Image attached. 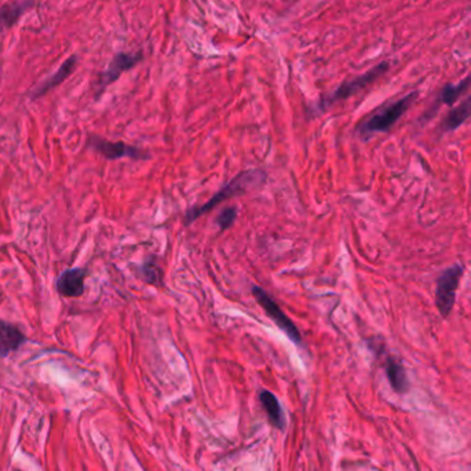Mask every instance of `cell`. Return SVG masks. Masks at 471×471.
Listing matches in <instances>:
<instances>
[{
	"label": "cell",
	"instance_id": "cell-1",
	"mask_svg": "<svg viewBox=\"0 0 471 471\" xmlns=\"http://www.w3.org/2000/svg\"><path fill=\"white\" fill-rule=\"evenodd\" d=\"M266 178H268V175L262 169H247V171L240 172L225 188H222L208 202H204L200 207L189 209L186 217H185V225L186 226L192 225L196 219H199L202 215L208 214L218 204H221V202H225L228 199L236 198V196L244 195L248 191L264 185L266 182Z\"/></svg>",
	"mask_w": 471,
	"mask_h": 471
},
{
	"label": "cell",
	"instance_id": "cell-2",
	"mask_svg": "<svg viewBox=\"0 0 471 471\" xmlns=\"http://www.w3.org/2000/svg\"><path fill=\"white\" fill-rule=\"evenodd\" d=\"M416 97H418V93L413 91L403 97L401 100L386 106L376 115L370 116L368 120H366L360 126V134L368 136V135L376 134V133L389 131L401 119V116L408 110V108L412 105V102L415 101Z\"/></svg>",
	"mask_w": 471,
	"mask_h": 471
},
{
	"label": "cell",
	"instance_id": "cell-3",
	"mask_svg": "<svg viewBox=\"0 0 471 471\" xmlns=\"http://www.w3.org/2000/svg\"><path fill=\"white\" fill-rule=\"evenodd\" d=\"M390 67V63L389 61H383L380 64H378L376 67H372L368 72H366L364 75L361 76H357L349 82H344L343 84H340L337 87V90L330 94L328 97L323 98V101L320 103L321 109L327 108V106H331L334 105L335 102L343 101V100H347L350 98L351 96L357 94L359 91L364 90L366 87H368L370 84H372L375 80H378L380 76H383Z\"/></svg>",
	"mask_w": 471,
	"mask_h": 471
},
{
	"label": "cell",
	"instance_id": "cell-4",
	"mask_svg": "<svg viewBox=\"0 0 471 471\" xmlns=\"http://www.w3.org/2000/svg\"><path fill=\"white\" fill-rule=\"evenodd\" d=\"M462 274H463V266L455 265V266L444 270L438 277L436 304H437L439 314L444 318L449 317L453 309V304L456 301V291H458Z\"/></svg>",
	"mask_w": 471,
	"mask_h": 471
},
{
	"label": "cell",
	"instance_id": "cell-5",
	"mask_svg": "<svg viewBox=\"0 0 471 471\" xmlns=\"http://www.w3.org/2000/svg\"><path fill=\"white\" fill-rule=\"evenodd\" d=\"M252 295L258 304L265 310V313L274 321V324L285 333V335L290 337L297 344L302 343V335L297 325L292 323V320L283 311V309L277 304V302L270 297L269 294L258 285L252 287Z\"/></svg>",
	"mask_w": 471,
	"mask_h": 471
},
{
	"label": "cell",
	"instance_id": "cell-6",
	"mask_svg": "<svg viewBox=\"0 0 471 471\" xmlns=\"http://www.w3.org/2000/svg\"><path fill=\"white\" fill-rule=\"evenodd\" d=\"M142 58H143L142 51H138V53H119V54H116L113 57V60L110 61V64L102 72L101 76H100L97 97L101 96L102 91L109 84H112L113 82H116L122 76V73L133 69L135 65H138L142 61Z\"/></svg>",
	"mask_w": 471,
	"mask_h": 471
},
{
	"label": "cell",
	"instance_id": "cell-7",
	"mask_svg": "<svg viewBox=\"0 0 471 471\" xmlns=\"http://www.w3.org/2000/svg\"><path fill=\"white\" fill-rule=\"evenodd\" d=\"M89 146L97 150L101 156L108 160H117L122 157H130V159H146L148 153L142 152L141 149L127 145L124 142H110L105 141L98 136H91L89 141Z\"/></svg>",
	"mask_w": 471,
	"mask_h": 471
},
{
	"label": "cell",
	"instance_id": "cell-8",
	"mask_svg": "<svg viewBox=\"0 0 471 471\" xmlns=\"http://www.w3.org/2000/svg\"><path fill=\"white\" fill-rule=\"evenodd\" d=\"M87 270L84 268H72L61 273L57 280V291L65 298H79L84 294V280Z\"/></svg>",
	"mask_w": 471,
	"mask_h": 471
},
{
	"label": "cell",
	"instance_id": "cell-9",
	"mask_svg": "<svg viewBox=\"0 0 471 471\" xmlns=\"http://www.w3.org/2000/svg\"><path fill=\"white\" fill-rule=\"evenodd\" d=\"M27 342L24 333L14 324L0 320V357H7Z\"/></svg>",
	"mask_w": 471,
	"mask_h": 471
},
{
	"label": "cell",
	"instance_id": "cell-10",
	"mask_svg": "<svg viewBox=\"0 0 471 471\" xmlns=\"http://www.w3.org/2000/svg\"><path fill=\"white\" fill-rule=\"evenodd\" d=\"M76 64H77V57H75V56L69 57L67 61L61 65V67H60V69H58V70H57L49 80H46V82H44V83L34 91L32 97H34V98H40V97H43L44 94H47L50 90H53V89H56L57 86H60L61 83H64L67 77L72 75V72L75 70Z\"/></svg>",
	"mask_w": 471,
	"mask_h": 471
},
{
	"label": "cell",
	"instance_id": "cell-11",
	"mask_svg": "<svg viewBox=\"0 0 471 471\" xmlns=\"http://www.w3.org/2000/svg\"><path fill=\"white\" fill-rule=\"evenodd\" d=\"M31 6H32V1L27 0V1H17V3H11V4H6L0 7V34L11 28Z\"/></svg>",
	"mask_w": 471,
	"mask_h": 471
},
{
	"label": "cell",
	"instance_id": "cell-12",
	"mask_svg": "<svg viewBox=\"0 0 471 471\" xmlns=\"http://www.w3.org/2000/svg\"><path fill=\"white\" fill-rule=\"evenodd\" d=\"M471 116V96L453 108L442 122V130L453 131L460 127Z\"/></svg>",
	"mask_w": 471,
	"mask_h": 471
},
{
	"label": "cell",
	"instance_id": "cell-13",
	"mask_svg": "<svg viewBox=\"0 0 471 471\" xmlns=\"http://www.w3.org/2000/svg\"><path fill=\"white\" fill-rule=\"evenodd\" d=\"M386 373L389 378V382L392 385V387L403 394L408 390V378H406V372H405L404 367L393 357H389L386 360Z\"/></svg>",
	"mask_w": 471,
	"mask_h": 471
},
{
	"label": "cell",
	"instance_id": "cell-14",
	"mask_svg": "<svg viewBox=\"0 0 471 471\" xmlns=\"http://www.w3.org/2000/svg\"><path fill=\"white\" fill-rule=\"evenodd\" d=\"M471 87V75H469L466 79L459 82L458 84H448L442 89L441 96H439V102L452 106L455 102L458 101L469 89Z\"/></svg>",
	"mask_w": 471,
	"mask_h": 471
},
{
	"label": "cell",
	"instance_id": "cell-15",
	"mask_svg": "<svg viewBox=\"0 0 471 471\" xmlns=\"http://www.w3.org/2000/svg\"><path fill=\"white\" fill-rule=\"evenodd\" d=\"M261 403L264 405V408H265V411L269 416L270 422L276 427H283L284 418H283L281 406H280V403L277 401V399L269 392H262L261 393Z\"/></svg>",
	"mask_w": 471,
	"mask_h": 471
},
{
	"label": "cell",
	"instance_id": "cell-16",
	"mask_svg": "<svg viewBox=\"0 0 471 471\" xmlns=\"http://www.w3.org/2000/svg\"><path fill=\"white\" fill-rule=\"evenodd\" d=\"M141 276L142 278L150 284V285H162V280H163V271L159 268V265L155 261H146L142 266H141Z\"/></svg>",
	"mask_w": 471,
	"mask_h": 471
},
{
	"label": "cell",
	"instance_id": "cell-17",
	"mask_svg": "<svg viewBox=\"0 0 471 471\" xmlns=\"http://www.w3.org/2000/svg\"><path fill=\"white\" fill-rule=\"evenodd\" d=\"M236 218H237V208L229 207L219 214V217L217 218V224L221 231H226L235 224Z\"/></svg>",
	"mask_w": 471,
	"mask_h": 471
}]
</instances>
